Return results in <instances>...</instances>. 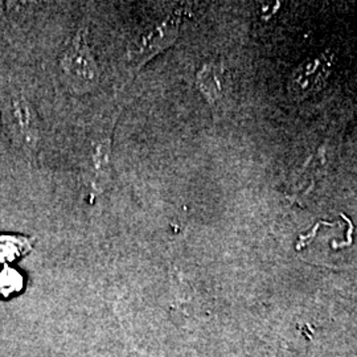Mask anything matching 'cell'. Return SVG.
Wrapping results in <instances>:
<instances>
[{"instance_id":"obj_1","label":"cell","mask_w":357,"mask_h":357,"mask_svg":"<svg viewBox=\"0 0 357 357\" xmlns=\"http://www.w3.org/2000/svg\"><path fill=\"white\" fill-rule=\"evenodd\" d=\"M60 68L68 86L78 94L89 93L98 85L101 72L86 41L85 29H79L72 38L60 59Z\"/></svg>"},{"instance_id":"obj_2","label":"cell","mask_w":357,"mask_h":357,"mask_svg":"<svg viewBox=\"0 0 357 357\" xmlns=\"http://www.w3.org/2000/svg\"><path fill=\"white\" fill-rule=\"evenodd\" d=\"M118 112L105 115L91 128L88 142V178L91 192H102L112 175L113 128Z\"/></svg>"},{"instance_id":"obj_3","label":"cell","mask_w":357,"mask_h":357,"mask_svg":"<svg viewBox=\"0 0 357 357\" xmlns=\"http://www.w3.org/2000/svg\"><path fill=\"white\" fill-rule=\"evenodd\" d=\"M178 35V22L174 19L166 20L160 26L142 35L141 38L128 45L130 68L138 72L143 65L147 64L156 54L171 47L176 41Z\"/></svg>"},{"instance_id":"obj_4","label":"cell","mask_w":357,"mask_h":357,"mask_svg":"<svg viewBox=\"0 0 357 357\" xmlns=\"http://www.w3.org/2000/svg\"><path fill=\"white\" fill-rule=\"evenodd\" d=\"M32 249L29 238L15 234L0 236V262L8 264L28 255Z\"/></svg>"},{"instance_id":"obj_5","label":"cell","mask_w":357,"mask_h":357,"mask_svg":"<svg viewBox=\"0 0 357 357\" xmlns=\"http://www.w3.org/2000/svg\"><path fill=\"white\" fill-rule=\"evenodd\" d=\"M197 88L211 103L216 102L221 96V81L216 66L205 65L197 73Z\"/></svg>"},{"instance_id":"obj_6","label":"cell","mask_w":357,"mask_h":357,"mask_svg":"<svg viewBox=\"0 0 357 357\" xmlns=\"http://www.w3.org/2000/svg\"><path fill=\"white\" fill-rule=\"evenodd\" d=\"M15 115L19 122V128L29 142L36 141V126L33 125L32 110L26 100H16L13 102Z\"/></svg>"},{"instance_id":"obj_7","label":"cell","mask_w":357,"mask_h":357,"mask_svg":"<svg viewBox=\"0 0 357 357\" xmlns=\"http://www.w3.org/2000/svg\"><path fill=\"white\" fill-rule=\"evenodd\" d=\"M23 289V277L11 268L0 271V296L8 298Z\"/></svg>"},{"instance_id":"obj_8","label":"cell","mask_w":357,"mask_h":357,"mask_svg":"<svg viewBox=\"0 0 357 357\" xmlns=\"http://www.w3.org/2000/svg\"><path fill=\"white\" fill-rule=\"evenodd\" d=\"M320 225H328V227H333L335 224H331V222H326V221H320V222H318L315 227H314V230H312V233L311 234H308V236H302L301 237V241L298 243V245H296V249H301L303 245H307V243H310L314 237H315V234H317V231H318V228H319Z\"/></svg>"}]
</instances>
